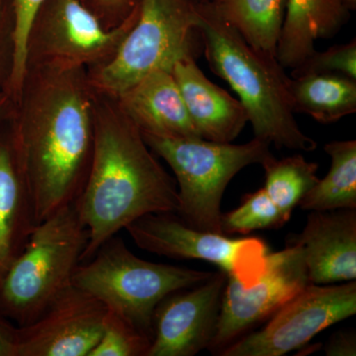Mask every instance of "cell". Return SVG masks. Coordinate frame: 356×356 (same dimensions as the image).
Instances as JSON below:
<instances>
[{"label":"cell","mask_w":356,"mask_h":356,"mask_svg":"<svg viewBox=\"0 0 356 356\" xmlns=\"http://www.w3.org/2000/svg\"><path fill=\"white\" fill-rule=\"evenodd\" d=\"M310 283L301 248L290 238L284 250L269 252L266 270L252 286L243 287L228 276L216 334L208 350L219 355L255 325L273 317Z\"/></svg>","instance_id":"obj_10"},{"label":"cell","mask_w":356,"mask_h":356,"mask_svg":"<svg viewBox=\"0 0 356 356\" xmlns=\"http://www.w3.org/2000/svg\"><path fill=\"white\" fill-rule=\"evenodd\" d=\"M261 165L266 173L264 188L288 222L294 208L317 184L318 165L295 154L282 159L273 156Z\"/></svg>","instance_id":"obj_22"},{"label":"cell","mask_w":356,"mask_h":356,"mask_svg":"<svg viewBox=\"0 0 356 356\" xmlns=\"http://www.w3.org/2000/svg\"><path fill=\"white\" fill-rule=\"evenodd\" d=\"M356 313V282L310 283L269 318L222 350V356H281L306 346L321 332Z\"/></svg>","instance_id":"obj_9"},{"label":"cell","mask_w":356,"mask_h":356,"mask_svg":"<svg viewBox=\"0 0 356 356\" xmlns=\"http://www.w3.org/2000/svg\"><path fill=\"white\" fill-rule=\"evenodd\" d=\"M172 74L192 123L203 139L232 143L248 122L240 100L213 83L189 56L178 60Z\"/></svg>","instance_id":"obj_15"},{"label":"cell","mask_w":356,"mask_h":356,"mask_svg":"<svg viewBox=\"0 0 356 356\" xmlns=\"http://www.w3.org/2000/svg\"><path fill=\"white\" fill-rule=\"evenodd\" d=\"M2 107H3V99L0 97V118H1Z\"/></svg>","instance_id":"obj_31"},{"label":"cell","mask_w":356,"mask_h":356,"mask_svg":"<svg viewBox=\"0 0 356 356\" xmlns=\"http://www.w3.org/2000/svg\"><path fill=\"white\" fill-rule=\"evenodd\" d=\"M99 1L107 6H121L127 3L129 0H99Z\"/></svg>","instance_id":"obj_29"},{"label":"cell","mask_w":356,"mask_h":356,"mask_svg":"<svg viewBox=\"0 0 356 356\" xmlns=\"http://www.w3.org/2000/svg\"><path fill=\"white\" fill-rule=\"evenodd\" d=\"M143 137L177 177V216L192 228L211 233L222 234L221 203L229 181L247 166L262 165L273 156L270 143L257 137L243 145L199 137Z\"/></svg>","instance_id":"obj_5"},{"label":"cell","mask_w":356,"mask_h":356,"mask_svg":"<svg viewBox=\"0 0 356 356\" xmlns=\"http://www.w3.org/2000/svg\"><path fill=\"white\" fill-rule=\"evenodd\" d=\"M118 97L122 111L143 135L201 138L172 72H152Z\"/></svg>","instance_id":"obj_16"},{"label":"cell","mask_w":356,"mask_h":356,"mask_svg":"<svg viewBox=\"0 0 356 356\" xmlns=\"http://www.w3.org/2000/svg\"><path fill=\"white\" fill-rule=\"evenodd\" d=\"M107 312L72 283L35 322L18 327L15 356H88L102 337Z\"/></svg>","instance_id":"obj_11"},{"label":"cell","mask_w":356,"mask_h":356,"mask_svg":"<svg viewBox=\"0 0 356 356\" xmlns=\"http://www.w3.org/2000/svg\"><path fill=\"white\" fill-rule=\"evenodd\" d=\"M228 275L220 269L194 286L170 293L154 310L147 356H194L208 350L221 312Z\"/></svg>","instance_id":"obj_12"},{"label":"cell","mask_w":356,"mask_h":356,"mask_svg":"<svg viewBox=\"0 0 356 356\" xmlns=\"http://www.w3.org/2000/svg\"><path fill=\"white\" fill-rule=\"evenodd\" d=\"M137 11L123 25L103 29L79 0H51L41 28L44 53L74 67L116 51L137 19Z\"/></svg>","instance_id":"obj_13"},{"label":"cell","mask_w":356,"mask_h":356,"mask_svg":"<svg viewBox=\"0 0 356 356\" xmlns=\"http://www.w3.org/2000/svg\"><path fill=\"white\" fill-rule=\"evenodd\" d=\"M331 170L302 198L307 211L356 209V140H334L325 146Z\"/></svg>","instance_id":"obj_21"},{"label":"cell","mask_w":356,"mask_h":356,"mask_svg":"<svg viewBox=\"0 0 356 356\" xmlns=\"http://www.w3.org/2000/svg\"><path fill=\"white\" fill-rule=\"evenodd\" d=\"M36 225L13 139L0 140V282L24 252Z\"/></svg>","instance_id":"obj_17"},{"label":"cell","mask_w":356,"mask_h":356,"mask_svg":"<svg viewBox=\"0 0 356 356\" xmlns=\"http://www.w3.org/2000/svg\"><path fill=\"white\" fill-rule=\"evenodd\" d=\"M76 204L88 232L81 262L139 218L177 214V181L159 165L139 129L121 108L95 119L90 165Z\"/></svg>","instance_id":"obj_2"},{"label":"cell","mask_w":356,"mask_h":356,"mask_svg":"<svg viewBox=\"0 0 356 356\" xmlns=\"http://www.w3.org/2000/svg\"><path fill=\"white\" fill-rule=\"evenodd\" d=\"M200 1H201V0H200Z\"/></svg>","instance_id":"obj_33"},{"label":"cell","mask_w":356,"mask_h":356,"mask_svg":"<svg viewBox=\"0 0 356 356\" xmlns=\"http://www.w3.org/2000/svg\"><path fill=\"white\" fill-rule=\"evenodd\" d=\"M329 356H355L356 337L355 332H337L325 346Z\"/></svg>","instance_id":"obj_27"},{"label":"cell","mask_w":356,"mask_h":356,"mask_svg":"<svg viewBox=\"0 0 356 356\" xmlns=\"http://www.w3.org/2000/svg\"><path fill=\"white\" fill-rule=\"evenodd\" d=\"M348 17L343 0H287L276 58L284 69H295L316 51L318 39H329Z\"/></svg>","instance_id":"obj_18"},{"label":"cell","mask_w":356,"mask_h":356,"mask_svg":"<svg viewBox=\"0 0 356 356\" xmlns=\"http://www.w3.org/2000/svg\"><path fill=\"white\" fill-rule=\"evenodd\" d=\"M48 0H14L13 56L10 84L20 92L27 74L30 41L42 7Z\"/></svg>","instance_id":"obj_25"},{"label":"cell","mask_w":356,"mask_h":356,"mask_svg":"<svg viewBox=\"0 0 356 356\" xmlns=\"http://www.w3.org/2000/svg\"><path fill=\"white\" fill-rule=\"evenodd\" d=\"M312 72L339 74L356 79V40L324 51H316L303 64L292 70L291 77Z\"/></svg>","instance_id":"obj_26"},{"label":"cell","mask_w":356,"mask_h":356,"mask_svg":"<svg viewBox=\"0 0 356 356\" xmlns=\"http://www.w3.org/2000/svg\"><path fill=\"white\" fill-rule=\"evenodd\" d=\"M198 32L209 67L238 95L255 137L277 149L315 151L317 142L295 119L290 77L277 58L250 47L210 0L198 1Z\"/></svg>","instance_id":"obj_3"},{"label":"cell","mask_w":356,"mask_h":356,"mask_svg":"<svg viewBox=\"0 0 356 356\" xmlns=\"http://www.w3.org/2000/svg\"><path fill=\"white\" fill-rule=\"evenodd\" d=\"M151 344L132 322L108 309L102 337L88 356H147Z\"/></svg>","instance_id":"obj_24"},{"label":"cell","mask_w":356,"mask_h":356,"mask_svg":"<svg viewBox=\"0 0 356 356\" xmlns=\"http://www.w3.org/2000/svg\"><path fill=\"white\" fill-rule=\"evenodd\" d=\"M95 119L72 70L46 79L32 95L13 144L37 224L76 202L88 178Z\"/></svg>","instance_id":"obj_1"},{"label":"cell","mask_w":356,"mask_h":356,"mask_svg":"<svg viewBox=\"0 0 356 356\" xmlns=\"http://www.w3.org/2000/svg\"><path fill=\"white\" fill-rule=\"evenodd\" d=\"M18 327L0 313V356H15Z\"/></svg>","instance_id":"obj_28"},{"label":"cell","mask_w":356,"mask_h":356,"mask_svg":"<svg viewBox=\"0 0 356 356\" xmlns=\"http://www.w3.org/2000/svg\"><path fill=\"white\" fill-rule=\"evenodd\" d=\"M290 240L301 248L311 283L355 280L356 209L311 211L303 231Z\"/></svg>","instance_id":"obj_14"},{"label":"cell","mask_w":356,"mask_h":356,"mask_svg":"<svg viewBox=\"0 0 356 356\" xmlns=\"http://www.w3.org/2000/svg\"><path fill=\"white\" fill-rule=\"evenodd\" d=\"M294 113L332 124L356 112V79L343 74L312 72L290 77Z\"/></svg>","instance_id":"obj_19"},{"label":"cell","mask_w":356,"mask_h":356,"mask_svg":"<svg viewBox=\"0 0 356 356\" xmlns=\"http://www.w3.org/2000/svg\"><path fill=\"white\" fill-rule=\"evenodd\" d=\"M88 242L76 201L37 224L0 282V313L18 327L35 322L72 284Z\"/></svg>","instance_id":"obj_4"},{"label":"cell","mask_w":356,"mask_h":356,"mask_svg":"<svg viewBox=\"0 0 356 356\" xmlns=\"http://www.w3.org/2000/svg\"><path fill=\"white\" fill-rule=\"evenodd\" d=\"M142 250L177 259L211 262L243 287L254 285L266 268L269 248L257 236L229 238L192 228L173 213H154L125 229Z\"/></svg>","instance_id":"obj_8"},{"label":"cell","mask_w":356,"mask_h":356,"mask_svg":"<svg viewBox=\"0 0 356 356\" xmlns=\"http://www.w3.org/2000/svg\"><path fill=\"white\" fill-rule=\"evenodd\" d=\"M212 273L145 261L129 250L123 238L114 236L77 266L72 283L153 339L159 302L170 293L203 282Z\"/></svg>","instance_id":"obj_6"},{"label":"cell","mask_w":356,"mask_h":356,"mask_svg":"<svg viewBox=\"0 0 356 356\" xmlns=\"http://www.w3.org/2000/svg\"><path fill=\"white\" fill-rule=\"evenodd\" d=\"M214 4L250 47L276 57L287 0H221Z\"/></svg>","instance_id":"obj_20"},{"label":"cell","mask_w":356,"mask_h":356,"mask_svg":"<svg viewBox=\"0 0 356 356\" xmlns=\"http://www.w3.org/2000/svg\"><path fill=\"white\" fill-rule=\"evenodd\" d=\"M198 18L194 0H140L137 19L114 58L98 72L97 86L118 97L152 72H172L178 60L194 57Z\"/></svg>","instance_id":"obj_7"},{"label":"cell","mask_w":356,"mask_h":356,"mask_svg":"<svg viewBox=\"0 0 356 356\" xmlns=\"http://www.w3.org/2000/svg\"><path fill=\"white\" fill-rule=\"evenodd\" d=\"M210 1L214 2V3H218V2L221 1V0H210Z\"/></svg>","instance_id":"obj_32"},{"label":"cell","mask_w":356,"mask_h":356,"mask_svg":"<svg viewBox=\"0 0 356 356\" xmlns=\"http://www.w3.org/2000/svg\"><path fill=\"white\" fill-rule=\"evenodd\" d=\"M287 222L266 189L248 193L236 209L222 214V235H248L257 229H278Z\"/></svg>","instance_id":"obj_23"},{"label":"cell","mask_w":356,"mask_h":356,"mask_svg":"<svg viewBox=\"0 0 356 356\" xmlns=\"http://www.w3.org/2000/svg\"><path fill=\"white\" fill-rule=\"evenodd\" d=\"M344 4L348 7V10H355L356 7V0H343Z\"/></svg>","instance_id":"obj_30"}]
</instances>
